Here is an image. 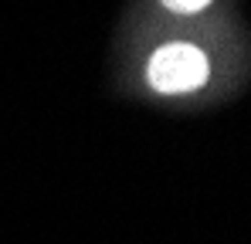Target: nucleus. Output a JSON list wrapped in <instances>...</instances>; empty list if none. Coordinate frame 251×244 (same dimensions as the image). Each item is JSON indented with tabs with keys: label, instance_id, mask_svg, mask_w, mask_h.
Listing matches in <instances>:
<instances>
[{
	"label": "nucleus",
	"instance_id": "obj_2",
	"mask_svg": "<svg viewBox=\"0 0 251 244\" xmlns=\"http://www.w3.org/2000/svg\"><path fill=\"white\" fill-rule=\"evenodd\" d=\"M160 3L167 7L170 14H180V17H194V14L207 10L214 0H160Z\"/></svg>",
	"mask_w": 251,
	"mask_h": 244
},
{
	"label": "nucleus",
	"instance_id": "obj_1",
	"mask_svg": "<svg viewBox=\"0 0 251 244\" xmlns=\"http://www.w3.org/2000/svg\"><path fill=\"white\" fill-rule=\"evenodd\" d=\"M210 78V58L190 41H170L150 54L146 81L156 95H190Z\"/></svg>",
	"mask_w": 251,
	"mask_h": 244
}]
</instances>
